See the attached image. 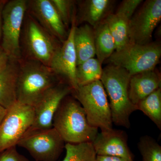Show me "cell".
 <instances>
[{
  "label": "cell",
  "mask_w": 161,
  "mask_h": 161,
  "mask_svg": "<svg viewBox=\"0 0 161 161\" xmlns=\"http://www.w3.org/2000/svg\"><path fill=\"white\" fill-rule=\"evenodd\" d=\"M69 95L64 98L55 112L53 127L66 143L93 142L98 129L90 125L79 102Z\"/></svg>",
  "instance_id": "obj_1"
},
{
  "label": "cell",
  "mask_w": 161,
  "mask_h": 161,
  "mask_svg": "<svg viewBox=\"0 0 161 161\" xmlns=\"http://www.w3.org/2000/svg\"><path fill=\"white\" fill-rule=\"evenodd\" d=\"M60 81L51 69L43 64L19 60L17 102L34 107L43 95Z\"/></svg>",
  "instance_id": "obj_2"
},
{
  "label": "cell",
  "mask_w": 161,
  "mask_h": 161,
  "mask_svg": "<svg viewBox=\"0 0 161 161\" xmlns=\"http://www.w3.org/2000/svg\"><path fill=\"white\" fill-rule=\"evenodd\" d=\"M131 75L120 67L109 64L103 69L100 80L110 99L112 123L127 129L130 127V117L137 110L129 98Z\"/></svg>",
  "instance_id": "obj_3"
},
{
  "label": "cell",
  "mask_w": 161,
  "mask_h": 161,
  "mask_svg": "<svg viewBox=\"0 0 161 161\" xmlns=\"http://www.w3.org/2000/svg\"><path fill=\"white\" fill-rule=\"evenodd\" d=\"M60 43L26 13L20 40L22 58L49 67Z\"/></svg>",
  "instance_id": "obj_4"
},
{
  "label": "cell",
  "mask_w": 161,
  "mask_h": 161,
  "mask_svg": "<svg viewBox=\"0 0 161 161\" xmlns=\"http://www.w3.org/2000/svg\"><path fill=\"white\" fill-rule=\"evenodd\" d=\"M74 97L80 104L92 126L106 131L112 129V113L106 92L100 80L78 86Z\"/></svg>",
  "instance_id": "obj_5"
},
{
  "label": "cell",
  "mask_w": 161,
  "mask_h": 161,
  "mask_svg": "<svg viewBox=\"0 0 161 161\" xmlns=\"http://www.w3.org/2000/svg\"><path fill=\"white\" fill-rule=\"evenodd\" d=\"M161 56V45L158 43L150 42L142 45L130 43L114 52L107 60L110 64L120 67L132 76L154 70Z\"/></svg>",
  "instance_id": "obj_6"
},
{
  "label": "cell",
  "mask_w": 161,
  "mask_h": 161,
  "mask_svg": "<svg viewBox=\"0 0 161 161\" xmlns=\"http://www.w3.org/2000/svg\"><path fill=\"white\" fill-rule=\"evenodd\" d=\"M65 142L53 127L40 129L31 127L18 143L36 161H56L65 147Z\"/></svg>",
  "instance_id": "obj_7"
},
{
  "label": "cell",
  "mask_w": 161,
  "mask_h": 161,
  "mask_svg": "<svg viewBox=\"0 0 161 161\" xmlns=\"http://www.w3.org/2000/svg\"><path fill=\"white\" fill-rule=\"evenodd\" d=\"M26 10V0L6 1L3 7L1 46L12 60L22 59L20 40Z\"/></svg>",
  "instance_id": "obj_8"
},
{
  "label": "cell",
  "mask_w": 161,
  "mask_h": 161,
  "mask_svg": "<svg viewBox=\"0 0 161 161\" xmlns=\"http://www.w3.org/2000/svg\"><path fill=\"white\" fill-rule=\"evenodd\" d=\"M34 120V107L17 102L8 109L0 125V152L18 143Z\"/></svg>",
  "instance_id": "obj_9"
},
{
  "label": "cell",
  "mask_w": 161,
  "mask_h": 161,
  "mask_svg": "<svg viewBox=\"0 0 161 161\" xmlns=\"http://www.w3.org/2000/svg\"><path fill=\"white\" fill-rule=\"evenodd\" d=\"M161 19V0H147L129 21L130 43H150L153 33Z\"/></svg>",
  "instance_id": "obj_10"
},
{
  "label": "cell",
  "mask_w": 161,
  "mask_h": 161,
  "mask_svg": "<svg viewBox=\"0 0 161 161\" xmlns=\"http://www.w3.org/2000/svg\"><path fill=\"white\" fill-rule=\"evenodd\" d=\"M75 17L72 22L68 36L53 58L49 67L62 81L69 85L73 91L78 88L76 72L77 59L74 43L76 27Z\"/></svg>",
  "instance_id": "obj_11"
},
{
  "label": "cell",
  "mask_w": 161,
  "mask_h": 161,
  "mask_svg": "<svg viewBox=\"0 0 161 161\" xmlns=\"http://www.w3.org/2000/svg\"><path fill=\"white\" fill-rule=\"evenodd\" d=\"M73 92L69 85L63 81L50 89L33 107L34 120L31 127L40 129L53 128L55 112L64 98Z\"/></svg>",
  "instance_id": "obj_12"
},
{
  "label": "cell",
  "mask_w": 161,
  "mask_h": 161,
  "mask_svg": "<svg viewBox=\"0 0 161 161\" xmlns=\"http://www.w3.org/2000/svg\"><path fill=\"white\" fill-rule=\"evenodd\" d=\"M26 13L61 43L66 40V27L50 0L27 1Z\"/></svg>",
  "instance_id": "obj_13"
},
{
  "label": "cell",
  "mask_w": 161,
  "mask_h": 161,
  "mask_svg": "<svg viewBox=\"0 0 161 161\" xmlns=\"http://www.w3.org/2000/svg\"><path fill=\"white\" fill-rule=\"evenodd\" d=\"M96 155L117 156L133 160V155L128 144V136L121 130L112 128L98 132L93 141Z\"/></svg>",
  "instance_id": "obj_14"
},
{
  "label": "cell",
  "mask_w": 161,
  "mask_h": 161,
  "mask_svg": "<svg viewBox=\"0 0 161 161\" xmlns=\"http://www.w3.org/2000/svg\"><path fill=\"white\" fill-rule=\"evenodd\" d=\"M161 77L153 70L132 75L129 83V98L136 106L141 100L161 87Z\"/></svg>",
  "instance_id": "obj_15"
},
{
  "label": "cell",
  "mask_w": 161,
  "mask_h": 161,
  "mask_svg": "<svg viewBox=\"0 0 161 161\" xmlns=\"http://www.w3.org/2000/svg\"><path fill=\"white\" fill-rule=\"evenodd\" d=\"M19 60L10 59L0 71V105L9 109L17 102V85Z\"/></svg>",
  "instance_id": "obj_16"
},
{
  "label": "cell",
  "mask_w": 161,
  "mask_h": 161,
  "mask_svg": "<svg viewBox=\"0 0 161 161\" xmlns=\"http://www.w3.org/2000/svg\"><path fill=\"white\" fill-rule=\"evenodd\" d=\"M113 2L110 0H86L79 4L78 23H87L95 28L109 14Z\"/></svg>",
  "instance_id": "obj_17"
},
{
  "label": "cell",
  "mask_w": 161,
  "mask_h": 161,
  "mask_svg": "<svg viewBox=\"0 0 161 161\" xmlns=\"http://www.w3.org/2000/svg\"><path fill=\"white\" fill-rule=\"evenodd\" d=\"M74 43L77 65L95 56L94 29L87 24L75 28Z\"/></svg>",
  "instance_id": "obj_18"
},
{
  "label": "cell",
  "mask_w": 161,
  "mask_h": 161,
  "mask_svg": "<svg viewBox=\"0 0 161 161\" xmlns=\"http://www.w3.org/2000/svg\"><path fill=\"white\" fill-rule=\"evenodd\" d=\"M94 29L95 55L102 64L115 51V42L105 20Z\"/></svg>",
  "instance_id": "obj_19"
},
{
  "label": "cell",
  "mask_w": 161,
  "mask_h": 161,
  "mask_svg": "<svg viewBox=\"0 0 161 161\" xmlns=\"http://www.w3.org/2000/svg\"><path fill=\"white\" fill-rule=\"evenodd\" d=\"M115 44V51L119 50L130 43L129 20L122 15L111 14L105 19Z\"/></svg>",
  "instance_id": "obj_20"
},
{
  "label": "cell",
  "mask_w": 161,
  "mask_h": 161,
  "mask_svg": "<svg viewBox=\"0 0 161 161\" xmlns=\"http://www.w3.org/2000/svg\"><path fill=\"white\" fill-rule=\"evenodd\" d=\"M142 111L161 130V89L159 88L136 104Z\"/></svg>",
  "instance_id": "obj_21"
},
{
  "label": "cell",
  "mask_w": 161,
  "mask_h": 161,
  "mask_svg": "<svg viewBox=\"0 0 161 161\" xmlns=\"http://www.w3.org/2000/svg\"><path fill=\"white\" fill-rule=\"evenodd\" d=\"M103 73L102 64L96 58H92L77 65L76 77L78 86L100 80Z\"/></svg>",
  "instance_id": "obj_22"
},
{
  "label": "cell",
  "mask_w": 161,
  "mask_h": 161,
  "mask_svg": "<svg viewBox=\"0 0 161 161\" xmlns=\"http://www.w3.org/2000/svg\"><path fill=\"white\" fill-rule=\"evenodd\" d=\"M64 149L66 155L62 161H95L97 156L92 142L67 143Z\"/></svg>",
  "instance_id": "obj_23"
},
{
  "label": "cell",
  "mask_w": 161,
  "mask_h": 161,
  "mask_svg": "<svg viewBox=\"0 0 161 161\" xmlns=\"http://www.w3.org/2000/svg\"><path fill=\"white\" fill-rule=\"evenodd\" d=\"M138 148L143 161H161V147L150 136L141 137Z\"/></svg>",
  "instance_id": "obj_24"
},
{
  "label": "cell",
  "mask_w": 161,
  "mask_h": 161,
  "mask_svg": "<svg viewBox=\"0 0 161 161\" xmlns=\"http://www.w3.org/2000/svg\"><path fill=\"white\" fill-rule=\"evenodd\" d=\"M64 26L68 27L75 18V1L72 0H50Z\"/></svg>",
  "instance_id": "obj_25"
},
{
  "label": "cell",
  "mask_w": 161,
  "mask_h": 161,
  "mask_svg": "<svg viewBox=\"0 0 161 161\" xmlns=\"http://www.w3.org/2000/svg\"><path fill=\"white\" fill-rule=\"evenodd\" d=\"M142 2V0H124L115 13L122 15L130 20L137 7Z\"/></svg>",
  "instance_id": "obj_26"
},
{
  "label": "cell",
  "mask_w": 161,
  "mask_h": 161,
  "mask_svg": "<svg viewBox=\"0 0 161 161\" xmlns=\"http://www.w3.org/2000/svg\"><path fill=\"white\" fill-rule=\"evenodd\" d=\"M16 147H10L0 152V161H30L18 152Z\"/></svg>",
  "instance_id": "obj_27"
},
{
  "label": "cell",
  "mask_w": 161,
  "mask_h": 161,
  "mask_svg": "<svg viewBox=\"0 0 161 161\" xmlns=\"http://www.w3.org/2000/svg\"><path fill=\"white\" fill-rule=\"evenodd\" d=\"M10 59L0 46V71L4 69L9 63Z\"/></svg>",
  "instance_id": "obj_28"
},
{
  "label": "cell",
  "mask_w": 161,
  "mask_h": 161,
  "mask_svg": "<svg viewBox=\"0 0 161 161\" xmlns=\"http://www.w3.org/2000/svg\"><path fill=\"white\" fill-rule=\"evenodd\" d=\"M95 161H131L117 156L97 155Z\"/></svg>",
  "instance_id": "obj_29"
},
{
  "label": "cell",
  "mask_w": 161,
  "mask_h": 161,
  "mask_svg": "<svg viewBox=\"0 0 161 161\" xmlns=\"http://www.w3.org/2000/svg\"><path fill=\"white\" fill-rule=\"evenodd\" d=\"M6 1L0 0V46H1V41L2 38V26H3V10L4 5Z\"/></svg>",
  "instance_id": "obj_30"
},
{
  "label": "cell",
  "mask_w": 161,
  "mask_h": 161,
  "mask_svg": "<svg viewBox=\"0 0 161 161\" xmlns=\"http://www.w3.org/2000/svg\"><path fill=\"white\" fill-rule=\"evenodd\" d=\"M8 109L0 105V125L7 114Z\"/></svg>",
  "instance_id": "obj_31"
}]
</instances>
